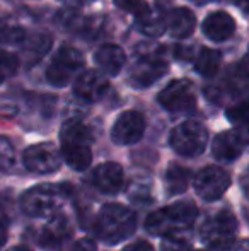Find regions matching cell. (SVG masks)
I'll list each match as a JSON object with an SVG mask.
<instances>
[{"label": "cell", "instance_id": "obj_21", "mask_svg": "<svg viewBox=\"0 0 249 251\" xmlns=\"http://www.w3.org/2000/svg\"><path fill=\"white\" fill-rule=\"evenodd\" d=\"M51 48V38L48 34H36L33 36L24 47V60L27 67H33L50 51Z\"/></svg>", "mask_w": 249, "mask_h": 251}, {"label": "cell", "instance_id": "obj_5", "mask_svg": "<svg viewBox=\"0 0 249 251\" xmlns=\"http://www.w3.org/2000/svg\"><path fill=\"white\" fill-rule=\"evenodd\" d=\"M237 232V219L230 210H220L202 227V239L215 250H227L232 246Z\"/></svg>", "mask_w": 249, "mask_h": 251}, {"label": "cell", "instance_id": "obj_37", "mask_svg": "<svg viewBox=\"0 0 249 251\" xmlns=\"http://www.w3.org/2000/svg\"><path fill=\"white\" fill-rule=\"evenodd\" d=\"M82 2H92V0H82Z\"/></svg>", "mask_w": 249, "mask_h": 251}, {"label": "cell", "instance_id": "obj_28", "mask_svg": "<svg viewBox=\"0 0 249 251\" xmlns=\"http://www.w3.org/2000/svg\"><path fill=\"white\" fill-rule=\"evenodd\" d=\"M160 251H191V245L184 236L171 234L166 236V239L162 241Z\"/></svg>", "mask_w": 249, "mask_h": 251}, {"label": "cell", "instance_id": "obj_15", "mask_svg": "<svg viewBox=\"0 0 249 251\" xmlns=\"http://www.w3.org/2000/svg\"><path fill=\"white\" fill-rule=\"evenodd\" d=\"M202 29L206 38L219 43V41H226L232 36L236 31V21L230 14L224 12V10H215L205 17Z\"/></svg>", "mask_w": 249, "mask_h": 251}, {"label": "cell", "instance_id": "obj_13", "mask_svg": "<svg viewBox=\"0 0 249 251\" xmlns=\"http://www.w3.org/2000/svg\"><path fill=\"white\" fill-rule=\"evenodd\" d=\"M70 222L65 215L53 214L48 219L46 224L41 227L40 236H38V241L43 248L46 250H57L60 248L63 243L70 238Z\"/></svg>", "mask_w": 249, "mask_h": 251}, {"label": "cell", "instance_id": "obj_34", "mask_svg": "<svg viewBox=\"0 0 249 251\" xmlns=\"http://www.w3.org/2000/svg\"><path fill=\"white\" fill-rule=\"evenodd\" d=\"M174 55H176V58L180 60H188L193 56V48L191 47H176L174 48Z\"/></svg>", "mask_w": 249, "mask_h": 251}, {"label": "cell", "instance_id": "obj_10", "mask_svg": "<svg viewBox=\"0 0 249 251\" xmlns=\"http://www.w3.org/2000/svg\"><path fill=\"white\" fill-rule=\"evenodd\" d=\"M145 132V118L138 111H125L111 128V140L118 146H132L142 139Z\"/></svg>", "mask_w": 249, "mask_h": 251}, {"label": "cell", "instance_id": "obj_14", "mask_svg": "<svg viewBox=\"0 0 249 251\" xmlns=\"http://www.w3.org/2000/svg\"><path fill=\"white\" fill-rule=\"evenodd\" d=\"M246 146V137L237 130H227L222 132L213 139L212 154L219 161H234L244 151Z\"/></svg>", "mask_w": 249, "mask_h": 251}, {"label": "cell", "instance_id": "obj_8", "mask_svg": "<svg viewBox=\"0 0 249 251\" xmlns=\"http://www.w3.org/2000/svg\"><path fill=\"white\" fill-rule=\"evenodd\" d=\"M230 186V176L227 171L217 166H208L202 169L195 178V190L203 200L215 201L219 200L227 188Z\"/></svg>", "mask_w": 249, "mask_h": 251}, {"label": "cell", "instance_id": "obj_17", "mask_svg": "<svg viewBox=\"0 0 249 251\" xmlns=\"http://www.w3.org/2000/svg\"><path fill=\"white\" fill-rule=\"evenodd\" d=\"M94 62L96 65L103 70L108 75H118L121 72V69L126 63L125 51L121 50L118 45H103L97 48V51L94 53Z\"/></svg>", "mask_w": 249, "mask_h": 251}, {"label": "cell", "instance_id": "obj_36", "mask_svg": "<svg viewBox=\"0 0 249 251\" xmlns=\"http://www.w3.org/2000/svg\"><path fill=\"white\" fill-rule=\"evenodd\" d=\"M237 2H239V5H241V7H243V9H244V10H246V9H248V0H237Z\"/></svg>", "mask_w": 249, "mask_h": 251}, {"label": "cell", "instance_id": "obj_1", "mask_svg": "<svg viewBox=\"0 0 249 251\" xmlns=\"http://www.w3.org/2000/svg\"><path fill=\"white\" fill-rule=\"evenodd\" d=\"M136 215L133 210L120 203H108L101 208L96 222V232L106 245L125 241L135 232Z\"/></svg>", "mask_w": 249, "mask_h": 251}, {"label": "cell", "instance_id": "obj_12", "mask_svg": "<svg viewBox=\"0 0 249 251\" xmlns=\"http://www.w3.org/2000/svg\"><path fill=\"white\" fill-rule=\"evenodd\" d=\"M108 89H110V82L104 79L101 74L96 70H86L77 77L75 84H73V93L77 98L84 101H99L106 96Z\"/></svg>", "mask_w": 249, "mask_h": 251}, {"label": "cell", "instance_id": "obj_7", "mask_svg": "<svg viewBox=\"0 0 249 251\" xmlns=\"http://www.w3.org/2000/svg\"><path fill=\"white\" fill-rule=\"evenodd\" d=\"M164 109L171 113H188L196 106V96L189 80L178 79L169 82L157 96Z\"/></svg>", "mask_w": 249, "mask_h": 251}, {"label": "cell", "instance_id": "obj_24", "mask_svg": "<svg viewBox=\"0 0 249 251\" xmlns=\"http://www.w3.org/2000/svg\"><path fill=\"white\" fill-rule=\"evenodd\" d=\"M26 40V33L21 26L7 19H0V45H19Z\"/></svg>", "mask_w": 249, "mask_h": 251}, {"label": "cell", "instance_id": "obj_20", "mask_svg": "<svg viewBox=\"0 0 249 251\" xmlns=\"http://www.w3.org/2000/svg\"><path fill=\"white\" fill-rule=\"evenodd\" d=\"M62 155L65 162L75 171H86L92 162L91 147L75 146V144H62Z\"/></svg>", "mask_w": 249, "mask_h": 251}, {"label": "cell", "instance_id": "obj_23", "mask_svg": "<svg viewBox=\"0 0 249 251\" xmlns=\"http://www.w3.org/2000/svg\"><path fill=\"white\" fill-rule=\"evenodd\" d=\"M220 60H222L220 51L213 50V48H202V51L198 53V58L195 62V69L200 75L213 77L220 67Z\"/></svg>", "mask_w": 249, "mask_h": 251}, {"label": "cell", "instance_id": "obj_27", "mask_svg": "<svg viewBox=\"0 0 249 251\" xmlns=\"http://www.w3.org/2000/svg\"><path fill=\"white\" fill-rule=\"evenodd\" d=\"M17 69H19V58L12 53L0 50V77L3 80L9 79L17 72Z\"/></svg>", "mask_w": 249, "mask_h": 251}, {"label": "cell", "instance_id": "obj_4", "mask_svg": "<svg viewBox=\"0 0 249 251\" xmlns=\"http://www.w3.org/2000/svg\"><path fill=\"white\" fill-rule=\"evenodd\" d=\"M63 193L58 186L38 185L24 192L21 197V208L31 217H51L62 205Z\"/></svg>", "mask_w": 249, "mask_h": 251}, {"label": "cell", "instance_id": "obj_26", "mask_svg": "<svg viewBox=\"0 0 249 251\" xmlns=\"http://www.w3.org/2000/svg\"><path fill=\"white\" fill-rule=\"evenodd\" d=\"M16 166V151L9 139L0 137V169L2 171H12Z\"/></svg>", "mask_w": 249, "mask_h": 251}, {"label": "cell", "instance_id": "obj_30", "mask_svg": "<svg viewBox=\"0 0 249 251\" xmlns=\"http://www.w3.org/2000/svg\"><path fill=\"white\" fill-rule=\"evenodd\" d=\"M248 116V106L246 102H239V104L232 106L227 109V118L232 123H243Z\"/></svg>", "mask_w": 249, "mask_h": 251}, {"label": "cell", "instance_id": "obj_11", "mask_svg": "<svg viewBox=\"0 0 249 251\" xmlns=\"http://www.w3.org/2000/svg\"><path fill=\"white\" fill-rule=\"evenodd\" d=\"M167 70H169V65L166 60L157 56L156 53H147L132 69L130 82L135 87H149L159 79H162Z\"/></svg>", "mask_w": 249, "mask_h": 251}, {"label": "cell", "instance_id": "obj_16", "mask_svg": "<svg viewBox=\"0 0 249 251\" xmlns=\"http://www.w3.org/2000/svg\"><path fill=\"white\" fill-rule=\"evenodd\" d=\"M92 185L101 193L113 195L123 185V169L116 162H104L92 171Z\"/></svg>", "mask_w": 249, "mask_h": 251}, {"label": "cell", "instance_id": "obj_35", "mask_svg": "<svg viewBox=\"0 0 249 251\" xmlns=\"http://www.w3.org/2000/svg\"><path fill=\"white\" fill-rule=\"evenodd\" d=\"M7 251H33V250L27 248V246H12V248L7 250Z\"/></svg>", "mask_w": 249, "mask_h": 251}, {"label": "cell", "instance_id": "obj_32", "mask_svg": "<svg viewBox=\"0 0 249 251\" xmlns=\"http://www.w3.org/2000/svg\"><path fill=\"white\" fill-rule=\"evenodd\" d=\"M70 251H96V243L91 239H80L70 248Z\"/></svg>", "mask_w": 249, "mask_h": 251}, {"label": "cell", "instance_id": "obj_9", "mask_svg": "<svg viewBox=\"0 0 249 251\" xmlns=\"http://www.w3.org/2000/svg\"><path fill=\"white\" fill-rule=\"evenodd\" d=\"M24 166L34 175H50L60 168V154L53 144H36L24 151Z\"/></svg>", "mask_w": 249, "mask_h": 251}, {"label": "cell", "instance_id": "obj_25", "mask_svg": "<svg viewBox=\"0 0 249 251\" xmlns=\"http://www.w3.org/2000/svg\"><path fill=\"white\" fill-rule=\"evenodd\" d=\"M114 5L118 9L125 10V12L132 14L133 17H136L138 21H143L147 17H150V7L147 5L145 0H114Z\"/></svg>", "mask_w": 249, "mask_h": 251}, {"label": "cell", "instance_id": "obj_3", "mask_svg": "<svg viewBox=\"0 0 249 251\" xmlns=\"http://www.w3.org/2000/svg\"><path fill=\"white\" fill-rule=\"evenodd\" d=\"M171 147L184 157H196L203 154L208 144V132L200 122L188 120L176 126L169 137Z\"/></svg>", "mask_w": 249, "mask_h": 251}, {"label": "cell", "instance_id": "obj_29", "mask_svg": "<svg viewBox=\"0 0 249 251\" xmlns=\"http://www.w3.org/2000/svg\"><path fill=\"white\" fill-rule=\"evenodd\" d=\"M140 24H142V31L145 34H149V36H159V34L166 29V26H164L162 21L154 19L152 16L147 17V19H143V21H140Z\"/></svg>", "mask_w": 249, "mask_h": 251}, {"label": "cell", "instance_id": "obj_18", "mask_svg": "<svg viewBox=\"0 0 249 251\" xmlns=\"http://www.w3.org/2000/svg\"><path fill=\"white\" fill-rule=\"evenodd\" d=\"M164 26L169 29L171 36L183 40V38H188L195 31L196 17L186 7H178V9H173L167 14Z\"/></svg>", "mask_w": 249, "mask_h": 251}, {"label": "cell", "instance_id": "obj_38", "mask_svg": "<svg viewBox=\"0 0 249 251\" xmlns=\"http://www.w3.org/2000/svg\"><path fill=\"white\" fill-rule=\"evenodd\" d=\"M3 82V79H2V77H0V84H2Z\"/></svg>", "mask_w": 249, "mask_h": 251}, {"label": "cell", "instance_id": "obj_33", "mask_svg": "<svg viewBox=\"0 0 249 251\" xmlns=\"http://www.w3.org/2000/svg\"><path fill=\"white\" fill-rule=\"evenodd\" d=\"M121 251H154V248H152V245L147 241H136V243H133V245H128Z\"/></svg>", "mask_w": 249, "mask_h": 251}, {"label": "cell", "instance_id": "obj_22", "mask_svg": "<svg viewBox=\"0 0 249 251\" xmlns=\"http://www.w3.org/2000/svg\"><path fill=\"white\" fill-rule=\"evenodd\" d=\"M189 185V171L183 166L173 164L166 171V190L169 195H180L186 192Z\"/></svg>", "mask_w": 249, "mask_h": 251}, {"label": "cell", "instance_id": "obj_6", "mask_svg": "<svg viewBox=\"0 0 249 251\" xmlns=\"http://www.w3.org/2000/svg\"><path fill=\"white\" fill-rule=\"evenodd\" d=\"M84 65V56L77 48L63 45L46 69V80L55 87H63L72 80V75Z\"/></svg>", "mask_w": 249, "mask_h": 251}, {"label": "cell", "instance_id": "obj_2", "mask_svg": "<svg viewBox=\"0 0 249 251\" xmlns=\"http://www.w3.org/2000/svg\"><path fill=\"white\" fill-rule=\"evenodd\" d=\"M198 208L193 201H176L164 208L152 212L145 221V229L154 236H171L178 234L195 222Z\"/></svg>", "mask_w": 249, "mask_h": 251}, {"label": "cell", "instance_id": "obj_39", "mask_svg": "<svg viewBox=\"0 0 249 251\" xmlns=\"http://www.w3.org/2000/svg\"><path fill=\"white\" fill-rule=\"evenodd\" d=\"M196 2H202V0H196Z\"/></svg>", "mask_w": 249, "mask_h": 251}, {"label": "cell", "instance_id": "obj_19", "mask_svg": "<svg viewBox=\"0 0 249 251\" xmlns=\"http://www.w3.org/2000/svg\"><path fill=\"white\" fill-rule=\"evenodd\" d=\"M62 144H75V146H87L91 147L94 140V133L91 126H87L80 120H68L63 123L60 132Z\"/></svg>", "mask_w": 249, "mask_h": 251}, {"label": "cell", "instance_id": "obj_31", "mask_svg": "<svg viewBox=\"0 0 249 251\" xmlns=\"http://www.w3.org/2000/svg\"><path fill=\"white\" fill-rule=\"evenodd\" d=\"M7 226H9V219H7V214H5V210H3V207L0 205V246H2L7 239Z\"/></svg>", "mask_w": 249, "mask_h": 251}]
</instances>
